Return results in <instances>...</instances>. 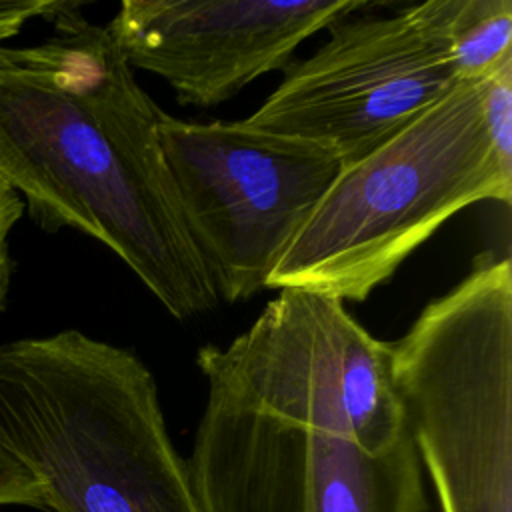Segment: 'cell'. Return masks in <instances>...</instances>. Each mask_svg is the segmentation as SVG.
Returning a JSON list of instances; mask_svg holds the SVG:
<instances>
[{"mask_svg": "<svg viewBox=\"0 0 512 512\" xmlns=\"http://www.w3.org/2000/svg\"><path fill=\"white\" fill-rule=\"evenodd\" d=\"M186 460L200 512H428L410 434L368 448L338 422L256 408L206 380Z\"/></svg>", "mask_w": 512, "mask_h": 512, "instance_id": "5", "label": "cell"}, {"mask_svg": "<svg viewBox=\"0 0 512 512\" xmlns=\"http://www.w3.org/2000/svg\"><path fill=\"white\" fill-rule=\"evenodd\" d=\"M482 80L456 82L388 142L342 166L266 288L366 300L448 218L470 204H510L482 122Z\"/></svg>", "mask_w": 512, "mask_h": 512, "instance_id": "3", "label": "cell"}, {"mask_svg": "<svg viewBox=\"0 0 512 512\" xmlns=\"http://www.w3.org/2000/svg\"><path fill=\"white\" fill-rule=\"evenodd\" d=\"M20 218L22 216L18 214L0 216V314L6 308V300L10 294L12 276H14V260L10 256V232Z\"/></svg>", "mask_w": 512, "mask_h": 512, "instance_id": "14", "label": "cell"}, {"mask_svg": "<svg viewBox=\"0 0 512 512\" xmlns=\"http://www.w3.org/2000/svg\"><path fill=\"white\" fill-rule=\"evenodd\" d=\"M366 0H124L104 26L128 66L162 78L184 106L210 108L284 70L320 30Z\"/></svg>", "mask_w": 512, "mask_h": 512, "instance_id": "9", "label": "cell"}, {"mask_svg": "<svg viewBox=\"0 0 512 512\" xmlns=\"http://www.w3.org/2000/svg\"><path fill=\"white\" fill-rule=\"evenodd\" d=\"M160 148L186 230L218 300L228 304L266 290L342 170L330 150L246 120L166 114Z\"/></svg>", "mask_w": 512, "mask_h": 512, "instance_id": "6", "label": "cell"}, {"mask_svg": "<svg viewBox=\"0 0 512 512\" xmlns=\"http://www.w3.org/2000/svg\"><path fill=\"white\" fill-rule=\"evenodd\" d=\"M404 426L440 512H512V266L492 252L390 342Z\"/></svg>", "mask_w": 512, "mask_h": 512, "instance_id": "4", "label": "cell"}, {"mask_svg": "<svg viewBox=\"0 0 512 512\" xmlns=\"http://www.w3.org/2000/svg\"><path fill=\"white\" fill-rule=\"evenodd\" d=\"M196 364L252 406L346 418L372 448L408 436L390 376V342L374 338L344 302L286 288L228 346H202Z\"/></svg>", "mask_w": 512, "mask_h": 512, "instance_id": "8", "label": "cell"}, {"mask_svg": "<svg viewBox=\"0 0 512 512\" xmlns=\"http://www.w3.org/2000/svg\"><path fill=\"white\" fill-rule=\"evenodd\" d=\"M6 504L42 508V492L38 480L0 450V506Z\"/></svg>", "mask_w": 512, "mask_h": 512, "instance_id": "12", "label": "cell"}, {"mask_svg": "<svg viewBox=\"0 0 512 512\" xmlns=\"http://www.w3.org/2000/svg\"><path fill=\"white\" fill-rule=\"evenodd\" d=\"M62 2L54 34L0 46V176L46 232L110 248L176 320L218 304L160 148L162 108L104 26Z\"/></svg>", "mask_w": 512, "mask_h": 512, "instance_id": "1", "label": "cell"}, {"mask_svg": "<svg viewBox=\"0 0 512 512\" xmlns=\"http://www.w3.org/2000/svg\"><path fill=\"white\" fill-rule=\"evenodd\" d=\"M58 4L60 0H0V46L32 18H48Z\"/></svg>", "mask_w": 512, "mask_h": 512, "instance_id": "13", "label": "cell"}, {"mask_svg": "<svg viewBox=\"0 0 512 512\" xmlns=\"http://www.w3.org/2000/svg\"><path fill=\"white\" fill-rule=\"evenodd\" d=\"M448 40L456 82H480L512 58V0H450Z\"/></svg>", "mask_w": 512, "mask_h": 512, "instance_id": "10", "label": "cell"}, {"mask_svg": "<svg viewBox=\"0 0 512 512\" xmlns=\"http://www.w3.org/2000/svg\"><path fill=\"white\" fill-rule=\"evenodd\" d=\"M448 16L450 0H428L332 24L246 122L318 144L342 166L358 162L456 86Z\"/></svg>", "mask_w": 512, "mask_h": 512, "instance_id": "7", "label": "cell"}, {"mask_svg": "<svg viewBox=\"0 0 512 512\" xmlns=\"http://www.w3.org/2000/svg\"><path fill=\"white\" fill-rule=\"evenodd\" d=\"M10 214L22 216L24 214V204H22L20 196L0 176V216H10Z\"/></svg>", "mask_w": 512, "mask_h": 512, "instance_id": "15", "label": "cell"}, {"mask_svg": "<svg viewBox=\"0 0 512 512\" xmlns=\"http://www.w3.org/2000/svg\"><path fill=\"white\" fill-rule=\"evenodd\" d=\"M482 122L500 170L512 176V58L482 80Z\"/></svg>", "mask_w": 512, "mask_h": 512, "instance_id": "11", "label": "cell"}, {"mask_svg": "<svg viewBox=\"0 0 512 512\" xmlns=\"http://www.w3.org/2000/svg\"><path fill=\"white\" fill-rule=\"evenodd\" d=\"M0 450L48 512H200L152 372L80 330L0 344Z\"/></svg>", "mask_w": 512, "mask_h": 512, "instance_id": "2", "label": "cell"}]
</instances>
